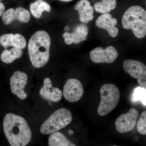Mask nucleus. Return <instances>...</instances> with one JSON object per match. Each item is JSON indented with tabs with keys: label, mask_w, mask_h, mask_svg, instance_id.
I'll return each mask as SVG.
<instances>
[{
	"label": "nucleus",
	"mask_w": 146,
	"mask_h": 146,
	"mask_svg": "<svg viewBox=\"0 0 146 146\" xmlns=\"http://www.w3.org/2000/svg\"><path fill=\"white\" fill-rule=\"evenodd\" d=\"M1 1V0H0V1Z\"/></svg>",
	"instance_id": "nucleus-26"
},
{
	"label": "nucleus",
	"mask_w": 146,
	"mask_h": 146,
	"mask_svg": "<svg viewBox=\"0 0 146 146\" xmlns=\"http://www.w3.org/2000/svg\"><path fill=\"white\" fill-rule=\"evenodd\" d=\"M91 60L96 63H111L118 57L117 50L112 46H109L106 49L98 47L90 52Z\"/></svg>",
	"instance_id": "nucleus-8"
},
{
	"label": "nucleus",
	"mask_w": 146,
	"mask_h": 146,
	"mask_svg": "<svg viewBox=\"0 0 146 146\" xmlns=\"http://www.w3.org/2000/svg\"><path fill=\"white\" fill-rule=\"evenodd\" d=\"M100 94L101 102L98 107V114L104 116L117 107L120 100V92L115 84H106L100 89Z\"/></svg>",
	"instance_id": "nucleus-5"
},
{
	"label": "nucleus",
	"mask_w": 146,
	"mask_h": 146,
	"mask_svg": "<svg viewBox=\"0 0 146 146\" xmlns=\"http://www.w3.org/2000/svg\"><path fill=\"white\" fill-rule=\"evenodd\" d=\"M27 81L28 76L25 73L20 71L14 72L10 79L11 90L12 94L20 99H26L27 95L25 91V88Z\"/></svg>",
	"instance_id": "nucleus-9"
},
{
	"label": "nucleus",
	"mask_w": 146,
	"mask_h": 146,
	"mask_svg": "<svg viewBox=\"0 0 146 146\" xmlns=\"http://www.w3.org/2000/svg\"><path fill=\"white\" fill-rule=\"evenodd\" d=\"M117 24V19L112 18V15L109 13L101 15L96 21V25L98 27L107 31L109 35L112 37H116L118 35L119 29L116 27Z\"/></svg>",
	"instance_id": "nucleus-14"
},
{
	"label": "nucleus",
	"mask_w": 146,
	"mask_h": 146,
	"mask_svg": "<svg viewBox=\"0 0 146 146\" xmlns=\"http://www.w3.org/2000/svg\"><path fill=\"white\" fill-rule=\"evenodd\" d=\"M60 1L64 2H68L72 1L73 0H59Z\"/></svg>",
	"instance_id": "nucleus-24"
},
{
	"label": "nucleus",
	"mask_w": 146,
	"mask_h": 146,
	"mask_svg": "<svg viewBox=\"0 0 146 146\" xmlns=\"http://www.w3.org/2000/svg\"><path fill=\"white\" fill-rule=\"evenodd\" d=\"M69 30H70V28H69V27H65V31H69Z\"/></svg>",
	"instance_id": "nucleus-25"
},
{
	"label": "nucleus",
	"mask_w": 146,
	"mask_h": 146,
	"mask_svg": "<svg viewBox=\"0 0 146 146\" xmlns=\"http://www.w3.org/2000/svg\"><path fill=\"white\" fill-rule=\"evenodd\" d=\"M5 7L2 3L0 2V17L2 16L5 11Z\"/></svg>",
	"instance_id": "nucleus-23"
},
{
	"label": "nucleus",
	"mask_w": 146,
	"mask_h": 146,
	"mask_svg": "<svg viewBox=\"0 0 146 146\" xmlns=\"http://www.w3.org/2000/svg\"><path fill=\"white\" fill-rule=\"evenodd\" d=\"M125 29H131L134 35L142 39L146 35V11L140 6H133L126 11L122 19Z\"/></svg>",
	"instance_id": "nucleus-3"
},
{
	"label": "nucleus",
	"mask_w": 146,
	"mask_h": 146,
	"mask_svg": "<svg viewBox=\"0 0 146 146\" xmlns=\"http://www.w3.org/2000/svg\"><path fill=\"white\" fill-rule=\"evenodd\" d=\"M74 8L78 11L80 19L84 23H87L94 19V9L88 0H80Z\"/></svg>",
	"instance_id": "nucleus-16"
},
{
	"label": "nucleus",
	"mask_w": 146,
	"mask_h": 146,
	"mask_svg": "<svg viewBox=\"0 0 146 146\" xmlns=\"http://www.w3.org/2000/svg\"><path fill=\"white\" fill-rule=\"evenodd\" d=\"M40 96L44 99L57 102L62 98L63 93L59 88L52 86L51 80L46 78L44 80L43 87L39 91Z\"/></svg>",
	"instance_id": "nucleus-13"
},
{
	"label": "nucleus",
	"mask_w": 146,
	"mask_h": 146,
	"mask_svg": "<svg viewBox=\"0 0 146 146\" xmlns=\"http://www.w3.org/2000/svg\"><path fill=\"white\" fill-rule=\"evenodd\" d=\"M5 134L11 146H25L32 139L31 131L25 118L13 113L7 114L4 119Z\"/></svg>",
	"instance_id": "nucleus-1"
},
{
	"label": "nucleus",
	"mask_w": 146,
	"mask_h": 146,
	"mask_svg": "<svg viewBox=\"0 0 146 146\" xmlns=\"http://www.w3.org/2000/svg\"><path fill=\"white\" fill-rule=\"evenodd\" d=\"M123 68L131 76L137 80L140 86L146 87V67L144 63L138 60L128 59L123 62Z\"/></svg>",
	"instance_id": "nucleus-6"
},
{
	"label": "nucleus",
	"mask_w": 146,
	"mask_h": 146,
	"mask_svg": "<svg viewBox=\"0 0 146 146\" xmlns=\"http://www.w3.org/2000/svg\"><path fill=\"white\" fill-rule=\"evenodd\" d=\"M117 4V0H102L95 4L94 8L98 13L104 14L115 9Z\"/></svg>",
	"instance_id": "nucleus-20"
},
{
	"label": "nucleus",
	"mask_w": 146,
	"mask_h": 146,
	"mask_svg": "<svg viewBox=\"0 0 146 146\" xmlns=\"http://www.w3.org/2000/svg\"><path fill=\"white\" fill-rule=\"evenodd\" d=\"M146 87L138 86L134 89L132 96L133 101H140L145 106L146 105Z\"/></svg>",
	"instance_id": "nucleus-21"
},
{
	"label": "nucleus",
	"mask_w": 146,
	"mask_h": 146,
	"mask_svg": "<svg viewBox=\"0 0 146 146\" xmlns=\"http://www.w3.org/2000/svg\"><path fill=\"white\" fill-rule=\"evenodd\" d=\"M23 54L22 49L13 47L10 50H5L1 55V59L7 64L12 63L16 59L21 57Z\"/></svg>",
	"instance_id": "nucleus-19"
},
{
	"label": "nucleus",
	"mask_w": 146,
	"mask_h": 146,
	"mask_svg": "<svg viewBox=\"0 0 146 146\" xmlns=\"http://www.w3.org/2000/svg\"><path fill=\"white\" fill-rule=\"evenodd\" d=\"M30 9L33 16L39 19L42 17L44 11H50L51 7L44 0H36L30 4Z\"/></svg>",
	"instance_id": "nucleus-17"
},
{
	"label": "nucleus",
	"mask_w": 146,
	"mask_h": 146,
	"mask_svg": "<svg viewBox=\"0 0 146 146\" xmlns=\"http://www.w3.org/2000/svg\"><path fill=\"white\" fill-rule=\"evenodd\" d=\"M83 93L82 84L77 79H69L63 87V96L70 102L78 101L83 96Z\"/></svg>",
	"instance_id": "nucleus-10"
},
{
	"label": "nucleus",
	"mask_w": 146,
	"mask_h": 146,
	"mask_svg": "<svg viewBox=\"0 0 146 146\" xmlns=\"http://www.w3.org/2000/svg\"><path fill=\"white\" fill-rule=\"evenodd\" d=\"M48 145L50 146H76L63 133L54 132L49 137Z\"/></svg>",
	"instance_id": "nucleus-18"
},
{
	"label": "nucleus",
	"mask_w": 146,
	"mask_h": 146,
	"mask_svg": "<svg viewBox=\"0 0 146 146\" xmlns=\"http://www.w3.org/2000/svg\"><path fill=\"white\" fill-rule=\"evenodd\" d=\"M30 13L29 11L22 7H18L14 9H9L4 12L2 21L5 25H10L15 20L22 23H27L30 20Z\"/></svg>",
	"instance_id": "nucleus-11"
},
{
	"label": "nucleus",
	"mask_w": 146,
	"mask_h": 146,
	"mask_svg": "<svg viewBox=\"0 0 146 146\" xmlns=\"http://www.w3.org/2000/svg\"><path fill=\"white\" fill-rule=\"evenodd\" d=\"M50 45V37L44 31H38L31 36L29 40L28 50L30 60L35 68H42L48 63Z\"/></svg>",
	"instance_id": "nucleus-2"
},
{
	"label": "nucleus",
	"mask_w": 146,
	"mask_h": 146,
	"mask_svg": "<svg viewBox=\"0 0 146 146\" xmlns=\"http://www.w3.org/2000/svg\"><path fill=\"white\" fill-rule=\"evenodd\" d=\"M137 129L139 133L143 135H146V111L142 112L138 120Z\"/></svg>",
	"instance_id": "nucleus-22"
},
{
	"label": "nucleus",
	"mask_w": 146,
	"mask_h": 146,
	"mask_svg": "<svg viewBox=\"0 0 146 146\" xmlns=\"http://www.w3.org/2000/svg\"><path fill=\"white\" fill-rule=\"evenodd\" d=\"M139 117L137 110L131 108L126 114H122L116 119L115 127L118 132L125 133L131 131L136 125Z\"/></svg>",
	"instance_id": "nucleus-7"
},
{
	"label": "nucleus",
	"mask_w": 146,
	"mask_h": 146,
	"mask_svg": "<svg viewBox=\"0 0 146 146\" xmlns=\"http://www.w3.org/2000/svg\"><path fill=\"white\" fill-rule=\"evenodd\" d=\"M72 119L70 110L67 108H60L54 112L42 124L40 132L47 135L58 131L70 125Z\"/></svg>",
	"instance_id": "nucleus-4"
},
{
	"label": "nucleus",
	"mask_w": 146,
	"mask_h": 146,
	"mask_svg": "<svg viewBox=\"0 0 146 146\" xmlns=\"http://www.w3.org/2000/svg\"><path fill=\"white\" fill-rule=\"evenodd\" d=\"M0 45L5 48L12 46L23 50L26 47L27 41L24 36L19 33H7L0 36Z\"/></svg>",
	"instance_id": "nucleus-15"
},
{
	"label": "nucleus",
	"mask_w": 146,
	"mask_h": 146,
	"mask_svg": "<svg viewBox=\"0 0 146 146\" xmlns=\"http://www.w3.org/2000/svg\"><path fill=\"white\" fill-rule=\"evenodd\" d=\"M88 33V27L85 24H80L75 28L73 32L64 33L63 36L66 44H78L86 40Z\"/></svg>",
	"instance_id": "nucleus-12"
}]
</instances>
